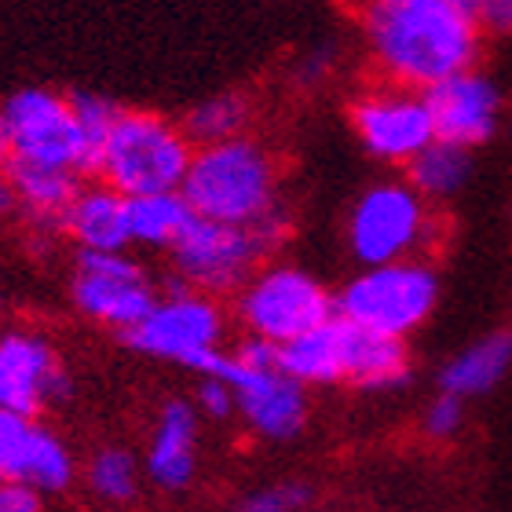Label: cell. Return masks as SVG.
<instances>
[{"label": "cell", "mask_w": 512, "mask_h": 512, "mask_svg": "<svg viewBox=\"0 0 512 512\" xmlns=\"http://www.w3.org/2000/svg\"><path fill=\"white\" fill-rule=\"evenodd\" d=\"M366 37L395 85L428 92L469 74L480 52V11L461 0H384L366 11Z\"/></svg>", "instance_id": "cell-1"}, {"label": "cell", "mask_w": 512, "mask_h": 512, "mask_svg": "<svg viewBox=\"0 0 512 512\" xmlns=\"http://www.w3.org/2000/svg\"><path fill=\"white\" fill-rule=\"evenodd\" d=\"M180 194L202 220L249 227L275 209V165L249 139L202 147L191 158Z\"/></svg>", "instance_id": "cell-2"}, {"label": "cell", "mask_w": 512, "mask_h": 512, "mask_svg": "<svg viewBox=\"0 0 512 512\" xmlns=\"http://www.w3.org/2000/svg\"><path fill=\"white\" fill-rule=\"evenodd\" d=\"M191 139L158 114H121L99 161V176L121 198L176 194L191 169Z\"/></svg>", "instance_id": "cell-3"}, {"label": "cell", "mask_w": 512, "mask_h": 512, "mask_svg": "<svg viewBox=\"0 0 512 512\" xmlns=\"http://www.w3.org/2000/svg\"><path fill=\"white\" fill-rule=\"evenodd\" d=\"M436 297V271L421 260H403V264L366 267L333 300V311L355 330L403 341L406 333H414L432 315Z\"/></svg>", "instance_id": "cell-4"}, {"label": "cell", "mask_w": 512, "mask_h": 512, "mask_svg": "<svg viewBox=\"0 0 512 512\" xmlns=\"http://www.w3.org/2000/svg\"><path fill=\"white\" fill-rule=\"evenodd\" d=\"M282 235H286V216L278 209H271L264 220L249 227H231L194 216L180 242L172 246V256H176V267L187 286L224 293V289H235L256 267V260L282 242Z\"/></svg>", "instance_id": "cell-5"}, {"label": "cell", "mask_w": 512, "mask_h": 512, "mask_svg": "<svg viewBox=\"0 0 512 512\" xmlns=\"http://www.w3.org/2000/svg\"><path fill=\"white\" fill-rule=\"evenodd\" d=\"M428 235L425 198L410 183H377L355 202L348 220L352 253L366 267L403 264Z\"/></svg>", "instance_id": "cell-6"}, {"label": "cell", "mask_w": 512, "mask_h": 512, "mask_svg": "<svg viewBox=\"0 0 512 512\" xmlns=\"http://www.w3.org/2000/svg\"><path fill=\"white\" fill-rule=\"evenodd\" d=\"M0 118L8 128L11 158L59 172H88L85 139L70 110V99L55 96L48 88H22L8 99Z\"/></svg>", "instance_id": "cell-7"}, {"label": "cell", "mask_w": 512, "mask_h": 512, "mask_svg": "<svg viewBox=\"0 0 512 512\" xmlns=\"http://www.w3.org/2000/svg\"><path fill=\"white\" fill-rule=\"evenodd\" d=\"M242 319L253 337L282 348L326 326L333 319V300L300 267H271L249 282L242 297Z\"/></svg>", "instance_id": "cell-8"}, {"label": "cell", "mask_w": 512, "mask_h": 512, "mask_svg": "<svg viewBox=\"0 0 512 512\" xmlns=\"http://www.w3.org/2000/svg\"><path fill=\"white\" fill-rule=\"evenodd\" d=\"M194 370H202L213 381H224L235 392L238 410L246 414L253 432H260V436L289 439L304 428V417H308L304 384H297L282 370H249L235 355L220 352H209Z\"/></svg>", "instance_id": "cell-9"}, {"label": "cell", "mask_w": 512, "mask_h": 512, "mask_svg": "<svg viewBox=\"0 0 512 512\" xmlns=\"http://www.w3.org/2000/svg\"><path fill=\"white\" fill-rule=\"evenodd\" d=\"M74 300L88 319L136 330L150 311L158 308V297L150 289L143 267L132 264L125 253H81L77 256Z\"/></svg>", "instance_id": "cell-10"}, {"label": "cell", "mask_w": 512, "mask_h": 512, "mask_svg": "<svg viewBox=\"0 0 512 512\" xmlns=\"http://www.w3.org/2000/svg\"><path fill=\"white\" fill-rule=\"evenodd\" d=\"M224 319L209 297L183 293V297L158 300V308L125 333V341L143 355H158L169 363L198 366L209 352H216Z\"/></svg>", "instance_id": "cell-11"}, {"label": "cell", "mask_w": 512, "mask_h": 512, "mask_svg": "<svg viewBox=\"0 0 512 512\" xmlns=\"http://www.w3.org/2000/svg\"><path fill=\"white\" fill-rule=\"evenodd\" d=\"M352 125L363 147L381 161H410L436 143V128L428 118L425 96L406 88L370 92L352 107Z\"/></svg>", "instance_id": "cell-12"}, {"label": "cell", "mask_w": 512, "mask_h": 512, "mask_svg": "<svg viewBox=\"0 0 512 512\" xmlns=\"http://www.w3.org/2000/svg\"><path fill=\"white\" fill-rule=\"evenodd\" d=\"M70 377L59 370L52 348L33 333L0 337V410L33 417L44 403H63Z\"/></svg>", "instance_id": "cell-13"}, {"label": "cell", "mask_w": 512, "mask_h": 512, "mask_svg": "<svg viewBox=\"0 0 512 512\" xmlns=\"http://www.w3.org/2000/svg\"><path fill=\"white\" fill-rule=\"evenodd\" d=\"M74 480V461L52 432L30 417L0 410V483H22L33 491H63Z\"/></svg>", "instance_id": "cell-14"}, {"label": "cell", "mask_w": 512, "mask_h": 512, "mask_svg": "<svg viewBox=\"0 0 512 512\" xmlns=\"http://www.w3.org/2000/svg\"><path fill=\"white\" fill-rule=\"evenodd\" d=\"M425 107L439 143L469 150L483 139H491L494 121H498V92L487 77L458 74L443 85L428 88Z\"/></svg>", "instance_id": "cell-15"}, {"label": "cell", "mask_w": 512, "mask_h": 512, "mask_svg": "<svg viewBox=\"0 0 512 512\" xmlns=\"http://www.w3.org/2000/svg\"><path fill=\"white\" fill-rule=\"evenodd\" d=\"M348 348H352V326L333 315L326 326L304 333L300 341L282 344L278 370L297 384L348 381Z\"/></svg>", "instance_id": "cell-16"}, {"label": "cell", "mask_w": 512, "mask_h": 512, "mask_svg": "<svg viewBox=\"0 0 512 512\" xmlns=\"http://www.w3.org/2000/svg\"><path fill=\"white\" fill-rule=\"evenodd\" d=\"M63 227L74 242H81V253H121L132 242L128 231V198H121L110 187H92L74 198L66 209Z\"/></svg>", "instance_id": "cell-17"}, {"label": "cell", "mask_w": 512, "mask_h": 512, "mask_svg": "<svg viewBox=\"0 0 512 512\" xmlns=\"http://www.w3.org/2000/svg\"><path fill=\"white\" fill-rule=\"evenodd\" d=\"M194 406L183 399H169L161 406L158 432L150 439L147 472L165 491H180L194 476Z\"/></svg>", "instance_id": "cell-18"}, {"label": "cell", "mask_w": 512, "mask_h": 512, "mask_svg": "<svg viewBox=\"0 0 512 512\" xmlns=\"http://www.w3.org/2000/svg\"><path fill=\"white\" fill-rule=\"evenodd\" d=\"M348 381L366 388V392H388L403 388L410 381L403 341H388L377 333L355 330L352 326V348H348Z\"/></svg>", "instance_id": "cell-19"}, {"label": "cell", "mask_w": 512, "mask_h": 512, "mask_svg": "<svg viewBox=\"0 0 512 512\" xmlns=\"http://www.w3.org/2000/svg\"><path fill=\"white\" fill-rule=\"evenodd\" d=\"M512 366V333H494L487 341L472 344L465 352L447 363L439 384L447 395H480L491 392L494 384L502 381L505 370Z\"/></svg>", "instance_id": "cell-20"}, {"label": "cell", "mask_w": 512, "mask_h": 512, "mask_svg": "<svg viewBox=\"0 0 512 512\" xmlns=\"http://www.w3.org/2000/svg\"><path fill=\"white\" fill-rule=\"evenodd\" d=\"M4 176H8V183L19 194V205H26L37 216H52L59 224H63L66 209L74 205V198L81 194L77 191L74 172L44 169V165H30V161H19V158H11Z\"/></svg>", "instance_id": "cell-21"}, {"label": "cell", "mask_w": 512, "mask_h": 512, "mask_svg": "<svg viewBox=\"0 0 512 512\" xmlns=\"http://www.w3.org/2000/svg\"><path fill=\"white\" fill-rule=\"evenodd\" d=\"M191 220V205L183 202L180 191L128 198V231L136 242H147V246H176Z\"/></svg>", "instance_id": "cell-22"}, {"label": "cell", "mask_w": 512, "mask_h": 512, "mask_svg": "<svg viewBox=\"0 0 512 512\" xmlns=\"http://www.w3.org/2000/svg\"><path fill=\"white\" fill-rule=\"evenodd\" d=\"M469 150L450 147V143H432L428 150H421L414 161H410V187H414L421 198H447L469 180Z\"/></svg>", "instance_id": "cell-23"}, {"label": "cell", "mask_w": 512, "mask_h": 512, "mask_svg": "<svg viewBox=\"0 0 512 512\" xmlns=\"http://www.w3.org/2000/svg\"><path fill=\"white\" fill-rule=\"evenodd\" d=\"M249 107L242 96H213L205 99L202 107L191 110V118L183 125V136L198 139L202 147H216V143H231L238 132L246 128Z\"/></svg>", "instance_id": "cell-24"}, {"label": "cell", "mask_w": 512, "mask_h": 512, "mask_svg": "<svg viewBox=\"0 0 512 512\" xmlns=\"http://www.w3.org/2000/svg\"><path fill=\"white\" fill-rule=\"evenodd\" d=\"M70 110H74L81 139H85L88 172H99V161H103V150H107L110 132L118 125L121 110L114 107V99L96 96V92H74L70 96Z\"/></svg>", "instance_id": "cell-25"}, {"label": "cell", "mask_w": 512, "mask_h": 512, "mask_svg": "<svg viewBox=\"0 0 512 512\" xmlns=\"http://www.w3.org/2000/svg\"><path fill=\"white\" fill-rule=\"evenodd\" d=\"M88 480L103 502H128L136 494V461L121 447L99 450L88 469Z\"/></svg>", "instance_id": "cell-26"}, {"label": "cell", "mask_w": 512, "mask_h": 512, "mask_svg": "<svg viewBox=\"0 0 512 512\" xmlns=\"http://www.w3.org/2000/svg\"><path fill=\"white\" fill-rule=\"evenodd\" d=\"M311 502V491L304 483H286V487H267V491L249 494L235 512H297Z\"/></svg>", "instance_id": "cell-27"}, {"label": "cell", "mask_w": 512, "mask_h": 512, "mask_svg": "<svg viewBox=\"0 0 512 512\" xmlns=\"http://www.w3.org/2000/svg\"><path fill=\"white\" fill-rule=\"evenodd\" d=\"M461 428V399L458 395H439L436 403L428 406V414H425V432L432 439H447L454 436Z\"/></svg>", "instance_id": "cell-28"}, {"label": "cell", "mask_w": 512, "mask_h": 512, "mask_svg": "<svg viewBox=\"0 0 512 512\" xmlns=\"http://www.w3.org/2000/svg\"><path fill=\"white\" fill-rule=\"evenodd\" d=\"M198 403L209 417H227L235 410V392L227 388L224 381H213V377H205V384L198 388Z\"/></svg>", "instance_id": "cell-29"}, {"label": "cell", "mask_w": 512, "mask_h": 512, "mask_svg": "<svg viewBox=\"0 0 512 512\" xmlns=\"http://www.w3.org/2000/svg\"><path fill=\"white\" fill-rule=\"evenodd\" d=\"M235 359L249 370H278V344L260 341V337H249L242 341V348L235 352Z\"/></svg>", "instance_id": "cell-30"}, {"label": "cell", "mask_w": 512, "mask_h": 512, "mask_svg": "<svg viewBox=\"0 0 512 512\" xmlns=\"http://www.w3.org/2000/svg\"><path fill=\"white\" fill-rule=\"evenodd\" d=\"M0 512H41V494L22 483H0Z\"/></svg>", "instance_id": "cell-31"}, {"label": "cell", "mask_w": 512, "mask_h": 512, "mask_svg": "<svg viewBox=\"0 0 512 512\" xmlns=\"http://www.w3.org/2000/svg\"><path fill=\"white\" fill-rule=\"evenodd\" d=\"M480 22H487L491 30L512 33V0H491V4H480Z\"/></svg>", "instance_id": "cell-32"}, {"label": "cell", "mask_w": 512, "mask_h": 512, "mask_svg": "<svg viewBox=\"0 0 512 512\" xmlns=\"http://www.w3.org/2000/svg\"><path fill=\"white\" fill-rule=\"evenodd\" d=\"M11 209H19V194L8 183V176H0V213H11Z\"/></svg>", "instance_id": "cell-33"}, {"label": "cell", "mask_w": 512, "mask_h": 512, "mask_svg": "<svg viewBox=\"0 0 512 512\" xmlns=\"http://www.w3.org/2000/svg\"><path fill=\"white\" fill-rule=\"evenodd\" d=\"M11 165V139H8V128H4V118H0V176L8 172Z\"/></svg>", "instance_id": "cell-34"}]
</instances>
